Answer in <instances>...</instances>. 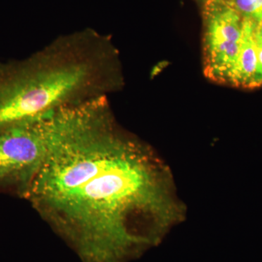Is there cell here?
<instances>
[{
	"label": "cell",
	"instance_id": "1",
	"mask_svg": "<svg viewBox=\"0 0 262 262\" xmlns=\"http://www.w3.org/2000/svg\"><path fill=\"white\" fill-rule=\"evenodd\" d=\"M48 149L21 198L81 262H130L163 238L174 215L163 169L120 132L106 96L48 115Z\"/></svg>",
	"mask_w": 262,
	"mask_h": 262
},
{
	"label": "cell",
	"instance_id": "2",
	"mask_svg": "<svg viewBox=\"0 0 262 262\" xmlns=\"http://www.w3.org/2000/svg\"><path fill=\"white\" fill-rule=\"evenodd\" d=\"M111 59L104 38L88 30L60 38L28 58L0 63V125L8 128L106 96Z\"/></svg>",
	"mask_w": 262,
	"mask_h": 262
},
{
	"label": "cell",
	"instance_id": "3",
	"mask_svg": "<svg viewBox=\"0 0 262 262\" xmlns=\"http://www.w3.org/2000/svg\"><path fill=\"white\" fill-rule=\"evenodd\" d=\"M47 115L0 133V192L21 198L37 173L47 153Z\"/></svg>",
	"mask_w": 262,
	"mask_h": 262
},
{
	"label": "cell",
	"instance_id": "4",
	"mask_svg": "<svg viewBox=\"0 0 262 262\" xmlns=\"http://www.w3.org/2000/svg\"><path fill=\"white\" fill-rule=\"evenodd\" d=\"M203 63L210 80L229 84L246 20L223 0L203 5Z\"/></svg>",
	"mask_w": 262,
	"mask_h": 262
},
{
	"label": "cell",
	"instance_id": "5",
	"mask_svg": "<svg viewBox=\"0 0 262 262\" xmlns=\"http://www.w3.org/2000/svg\"><path fill=\"white\" fill-rule=\"evenodd\" d=\"M257 24L246 20L238 56L229 85L244 89L257 88L258 51L255 31Z\"/></svg>",
	"mask_w": 262,
	"mask_h": 262
},
{
	"label": "cell",
	"instance_id": "6",
	"mask_svg": "<svg viewBox=\"0 0 262 262\" xmlns=\"http://www.w3.org/2000/svg\"><path fill=\"white\" fill-rule=\"evenodd\" d=\"M245 20L262 23V0H223Z\"/></svg>",
	"mask_w": 262,
	"mask_h": 262
},
{
	"label": "cell",
	"instance_id": "7",
	"mask_svg": "<svg viewBox=\"0 0 262 262\" xmlns=\"http://www.w3.org/2000/svg\"><path fill=\"white\" fill-rule=\"evenodd\" d=\"M256 46L258 51L257 88L262 87V24H257L255 31Z\"/></svg>",
	"mask_w": 262,
	"mask_h": 262
},
{
	"label": "cell",
	"instance_id": "8",
	"mask_svg": "<svg viewBox=\"0 0 262 262\" xmlns=\"http://www.w3.org/2000/svg\"><path fill=\"white\" fill-rule=\"evenodd\" d=\"M201 3H203V5L206 4V3H208V2L213 1V0H201Z\"/></svg>",
	"mask_w": 262,
	"mask_h": 262
},
{
	"label": "cell",
	"instance_id": "9",
	"mask_svg": "<svg viewBox=\"0 0 262 262\" xmlns=\"http://www.w3.org/2000/svg\"><path fill=\"white\" fill-rule=\"evenodd\" d=\"M262 24V23H261Z\"/></svg>",
	"mask_w": 262,
	"mask_h": 262
}]
</instances>
